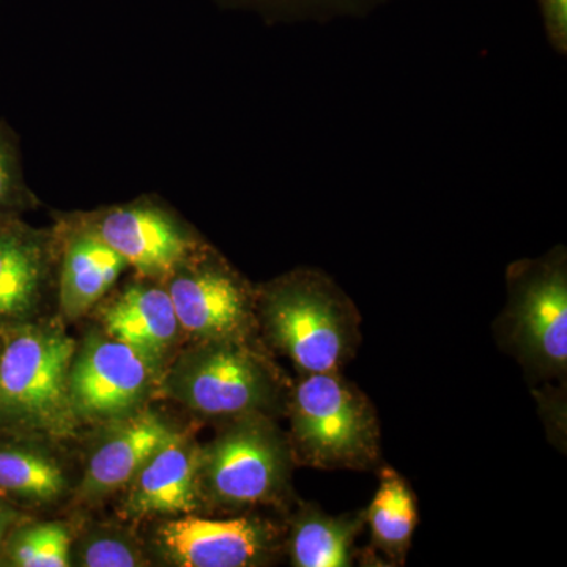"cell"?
Masks as SVG:
<instances>
[{
	"instance_id": "6da1fadb",
	"label": "cell",
	"mask_w": 567,
	"mask_h": 567,
	"mask_svg": "<svg viewBox=\"0 0 567 567\" xmlns=\"http://www.w3.org/2000/svg\"><path fill=\"white\" fill-rule=\"evenodd\" d=\"M271 344L300 374L341 372L361 346V315L349 295L320 270H298L264 293Z\"/></svg>"
},
{
	"instance_id": "7a4b0ae2",
	"label": "cell",
	"mask_w": 567,
	"mask_h": 567,
	"mask_svg": "<svg viewBox=\"0 0 567 567\" xmlns=\"http://www.w3.org/2000/svg\"><path fill=\"white\" fill-rule=\"evenodd\" d=\"M293 461L319 470L382 466L377 410L341 372L300 374L287 394Z\"/></svg>"
},
{
	"instance_id": "3957f363",
	"label": "cell",
	"mask_w": 567,
	"mask_h": 567,
	"mask_svg": "<svg viewBox=\"0 0 567 567\" xmlns=\"http://www.w3.org/2000/svg\"><path fill=\"white\" fill-rule=\"evenodd\" d=\"M502 341L539 379L567 374V260L557 246L539 259L509 265Z\"/></svg>"
},
{
	"instance_id": "277c9868",
	"label": "cell",
	"mask_w": 567,
	"mask_h": 567,
	"mask_svg": "<svg viewBox=\"0 0 567 567\" xmlns=\"http://www.w3.org/2000/svg\"><path fill=\"white\" fill-rule=\"evenodd\" d=\"M73 339L24 328L0 354V424H24L63 432L73 421L70 369Z\"/></svg>"
},
{
	"instance_id": "5b68a950",
	"label": "cell",
	"mask_w": 567,
	"mask_h": 567,
	"mask_svg": "<svg viewBox=\"0 0 567 567\" xmlns=\"http://www.w3.org/2000/svg\"><path fill=\"white\" fill-rule=\"evenodd\" d=\"M199 461L200 491L227 507H244L281 499L289 480V443L260 413L235 417Z\"/></svg>"
},
{
	"instance_id": "8992f818",
	"label": "cell",
	"mask_w": 567,
	"mask_h": 567,
	"mask_svg": "<svg viewBox=\"0 0 567 567\" xmlns=\"http://www.w3.org/2000/svg\"><path fill=\"white\" fill-rule=\"evenodd\" d=\"M174 394L207 416L240 417L270 409L278 382L246 341H205L183 357L171 380Z\"/></svg>"
},
{
	"instance_id": "52a82bcc",
	"label": "cell",
	"mask_w": 567,
	"mask_h": 567,
	"mask_svg": "<svg viewBox=\"0 0 567 567\" xmlns=\"http://www.w3.org/2000/svg\"><path fill=\"white\" fill-rule=\"evenodd\" d=\"M167 557L185 567H248L270 561L278 533L260 518L186 516L159 528Z\"/></svg>"
},
{
	"instance_id": "ba28073f",
	"label": "cell",
	"mask_w": 567,
	"mask_h": 567,
	"mask_svg": "<svg viewBox=\"0 0 567 567\" xmlns=\"http://www.w3.org/2000/svg\"><path fill=\"white\" fill-rule=\"evenodd\" d=\"M171 301L183 330L204 341H246L254 322L252 297L221 265H207L171 284Z\"/></svg>"
},
{
	"instance_id": "9c48e42d",
	"label": "cell",
	"mask_w": 567,
	"mask_h": 567,
	"mask_svg": "<svg viewBox=\"0 0 567 567\" xmlns=\"http://www.w3.org/2000/svg\"><path fill=\"white\" fill-rule=\"evenodd\" d=\"M148 375V361L132 347L117 339L93 342L71 364V405L85 416L121 415L141 401Z\"/></svg>"
},
{
	"instance_id": "30bf717a",
	"label": "cell",
	"mask_w": 567,
	"mask_h": 567,
	"mask_svg": "<svg viewBox=\"0 0 567 567\" xmlns=\"http://www.w3.org/2000/svg\"><path fill=\"white\" fill-rule=\"evenodd\" d=\"M200 453L178 435L171 436L133 477L126 499L132 516L189 514L199 507Z\"/></svg>"
},
{
	"instance_id": "8fae6325",
	"label": "cell",
	"mask_w": 567,
	"mask_h": 567,
	"mask_svg": "<svg viewBox=\"0 0 567 567\" xmlns=\"http://www.w3.org/2000/svg\"><path fill=\"white\" fill-rule=\"evenodd\" d=\"M141 274L158 276L174 270L189 244L163 213L152 208H118L107 213L96 233Z\"/></svg>"
},
{
	"instance_id": "7c38bea8",
	"label": "cell",
	"mask_w": 567,
	"mask_h": 567,
	"mask_svg": "<svg viewBox=\"0 0 567 567\" xmlns=\"http://www.w3.org/2000/svg\"><path fill=\"white\" fill-rule=\"evenodd\" d=\"M173 435L169 425L153 415L126 421L93 453L85 470L82 494L96 498L125 486Z\"/></svg>"
},
{
	"instance_id": "4fadbf2b",
	"label": "cell",
	"mask_w": 567,
	"mask_h": 567,
	"mask_svg": "<svg viewBox=\"0 0 567 567\" xmlns=\"http://www.w3.org/2000/svg\"><path fill=\"white\" fill-rule=\"evenodd\" d=\"M364 527V509L330 516L303 503L290 520V561L295 567H350L357 554L354 543Z\"/></svg>"
},
{
	"instance_id": "5bb4252c",
	"label": "cell",
	"mask_w": 567,
	"mask_h": 567,
	"mask_svg": "<svg viewBox=\"0 0 567 567\" xmlns=\"http://www.w3.org/2000/svg\"><path fill=\"white\" fill-rule=\"evenodd\" d=\"M106 328L112 338L148 361L174 341L178 320L169 293L155 287H132L107 309Z\"/></svg>"
},
{
	"instance_id": "9a60e30c",
	"label": "cell",
	"mask_w": 567,
	"mask_h": 567,
	"mask_svg": "<svg viewBox=\"0 0 567 567\" xmlns=\"http://www.w3.org/2000/svg\"><path fill=\"white\" fill-rule=\"evenodd\" d=\"M379 477L374 498L364 509L365 525L371 529L374 551L390 559L391 565L402 566L420 522L416 495L391 466H380Z\"/></svg>"
},
{
	"instance_id": "2e32d148",
	"label": "cell",
	"mask_w": 567,
	"mask_h": 567,
	"mask_svg": "<svg viewBox=\"0 0 567 567\" xmlns=\"http://www.w3.org/2000/svg\"><path fill=\"white\" fill-rule=\"evenodd\" d=\"M125 265L121 254L104 244L99 235H82L76 238L63 260V312L70 317L84 315L117 281Z\"/></svg>"
},
{
	"instance_id": "e0dca14e",
	"label": "cell",
	"mask_w": 567,
	"mask_h": 567,
	"mask_svg": "<svg viewBox=\"0 0 567 567\" xmlns=\"http://www.w3.org/2000/svg\"><path fill=\"white\" fill-rule=\"evenodd\" d=\"M39 246L13 230L0 229V319L31 311L41 281Z\"/></svg>"
},
{
	"instance_id": "ac0fdd59",
	"label": "cell",
	"mask_w": 567,
	"mask_h": 567,
	"mask_svg": "<svg viewBox=\"0 0 567 567\" xmlns=\"http://www.w3.org/2000/svg\"><path fill=\"white\" fill-rule=\"evenodd\" d=\"M65 488L62 470L39 451L0 446V492L31 502H50Z\"/></svg>"
},
{
	"instance_id": "d6986e66",
	"label": "cell",
	"mask_w": 567,
	"mask_h": 567,
	"mask_svg": "<svg viewBox=\"0 0 567 567\" xmlns=\"http://www.w3.org/2000/svg\"><path fill=\"white\" fill-rule=\"evenodd\" d=\"M6 547L13 566H70V535L61 524H41L11 532Z\"/></svg>"
},
{
	"instance_id": "ffe728a7",
	"label": "cell",
	"mask_w": 567,
	"mask_h": 567,
	"mask_svg": "<svg viewBox=\"0 0 567 567\" xmlns=\"http://www.w3.org/2000/svg\"><path fill=\"white\" fill-rule=\"evenodd\" d=\"M82 565L87 567H133L141 565L140 555L121 539L93 540L82 551Z\"/></svg>"
},
{
	"instance_id": "44dd1931",
	"label": "cell",
	"mask_w": 567,
	"mask_h": 567,
	"mask_svg": "<svg viewBox=\"0 0 567 567\" xmlns=\"http://www.w3.org/2000/svg\"><path fill=\"white\" fill-rule=\"evenodd\" d=\"M548 41L561 54H566L567 22L566 0H539Z\"/></svg>"
},
{
	"instance_id": "7402d4cb",
	"label": "cell",
	"mask_w": 567,
	"mask_h": 567,
	"mask_svg": "<svg viewBox=\"0 0 567 567\" xmlns=\"http://www.w3.org/2000/svg\"><path fill=\"white\" fill-rule=\"evenodd\" d=\"M17 192V178H14L13 159L6 142L0 140V207L13 199Z\"/></svg>"
},
{
	"instance_id": "603a6c76",
	"label": "cell",
	"mask_w": 567,
	"mask_h": 567,
	"mask_svg": "<svg viewBox=\"0 0 567 567\" xmlns=\"http://www.w3.org/2000/svg\"><path fill=\"white\" fill-rule=\"evenodd\" d=\"M17 520V513L6 503L0 502V548L6 544L7 537L10 536Z\"/></svg>"
}]
</instances>
